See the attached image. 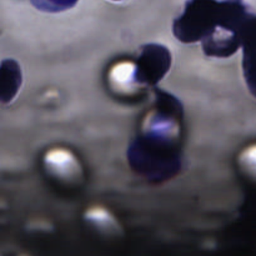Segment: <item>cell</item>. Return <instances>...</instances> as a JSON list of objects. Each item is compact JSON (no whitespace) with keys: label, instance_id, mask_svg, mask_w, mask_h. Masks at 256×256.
I'll list each match as a JSON object with an SVG mask.
<instances>
[{"label":"cell","instance_id":"cell-2","mask_svg":"<svg viewBox=\"0 0 256 256\" xmlns=\"http://www.w3.org/2000/svg\"><path fill=\"white\" fill-rule=\"evenodd\" d=\"M32 2L40 8H52L54 5H65L75 0H32Z\"/></svg>","mask_w":256,"mask_h":256},{"label":"cell","instance_id":"cell-1","mask_svg":"<svg viewBox=\"0 0 256 256\" xmlns=\"http://www.w3.org/2000/svg\"><path fill=\"white\" fill-rule=\"evenodd\" d=\"M20 84L19 68L14 62H2L0 66V102H8L12 100Z\"/></svg>","mask_w":256,"mask_h":256}]
</instances>
